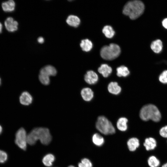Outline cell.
Returning <instances> with one entry per match:
<instances>
[{
    "label": "cell",
    "instance_id": "cell-1",
    "mask_svg": "<svg viewBox=\"0 0 167 167\" xmlns=\"http://www.w3.org/2000/svg\"><path fill=\"white\" fill-rule=\"evenodd\" d=\"M38 140L44 145H47L50 143L52 136L48 128L43 127L35 128L27 135V143L29 145H34Z\"/></svg>",
    "mask_w": 167,
    "mask_h": 167
},
{
    "label": "cell",
    "instance_id": "cell-2",
    "mask_svg": "<svg viewBox=\"0 0 167 167\" xmlns=\"http://www.w3.org/2000/svg\"><path fill=\"white\" fill-rule=\"evenodd\" d=\"M144 10L143 3L139 0L128 2L124 6L123 13L128 15L131 19H135L141 15Z\"/></svg>",
    "mask_w": 167,
    "mask_h": 167
},
{
    "label": "cell",
    "instance_id": "cell-3",
    "mask_svg": "<svg viewBox=\"0 0 167 167\" xmlns=\"http://www.w3.org/2000/svg\"><path fill=\"white\" fill-rule=\"evenodd\" d=\"M139 116L142 120L145 121L151 119L157 122L161 118V113L158 109L152 104H148L143 106L140 110Z\"/></svg>",
    "mask_w": 167,
    "mask_h": 167
},
{
    "label": "cell",
    "instance_id": "cell-4",
    "mask_svg": "<svg viewBox=\"0 0 167 167\" xmlns=\"http://www.w3.org/2000/svg\"><path fill=\"white\" fill-rule=\"evenodd\" d=\"M121 49L117 45L112 43L109 46H105L101 49L100 54L102 58L107 60H112L120 55Z\"/></svg>",
    "mask_w": 167,
    "mask_h": 167
},
{
    "label": "cell",
    "instance_id": "cell-5",
    "mask_svg": "<svg viewBox=\"0 0 167 167\" xmlns=\"http://www.w3.org/2000/svg\"><path fill=\"white\" fill-rule=\"evenodd\" d=\"M96 126L98 131L105 135L113 134L115 132V128L111 122L104 116L98 118Z\"/></svg>",
    "mask_w": 167,
    "mask_h": 167
},
{
    "label": "cell",
    "instance_id": "cell-6",
    "mask_svg": "<svg viewBox=\"0 0 167 167\" xmlns=\"http://www.w3.org/2000/svg\"><path fill=\"white\" fill-rule=\"evenodd\" d=\"M27 136L26 131L22 127L19 129L15 134V144L20 148L24 150L26 149Z\"/></svg>",
    "mask_w": 167,
    "mask_h": 167
},
{
    "label": "cell",
    "instance_id": "cell-7",
    "mask_svg": "<svg viewBox=\"0 0 167 167\" xmlns=\"http://www.w3.org/2000/svg\"><path fill=\"white\" fill-rule=\"evenodd\" d=\"M4 25L6 29L9 32H15L18 29V22L11 17L6 18L4 22Z\"/></svg>",
    "mask_w": 167,
    "mask_h": 167
},
{
    "label": "cell",
    "instance_id": "cell-8",
    "mask_svg": "<svg viewBox=\"0 0 167 167\" xmlns=\"http://www.w3.org/2000/svg\"><path fill=\"white\" fill-rule=\"evenodd\" d=\"M84 79L88 84H94L98 81V77L95 72L92 71H89L85 74Z\"/></svg>",
    "mask_w": 167,
    "mask_h": 167
},
{
    "label": "cell",
    "instance_id": "cell-9",
    "mask_svg": "<svg viewBox=\"0 0 167 167\" xmlns=\"http://www.w3.org/2000/svg\"><path fill=\"white\" fill-rule=\"evenodd\" d=\"M20 103L24 105L31 104L33 101V97L28 92L24 91L21 94L19 98Z\"/></svg>",
    "mask_w": 167,
    "mask_h": 167
},
{
    "label": "cell",
    "instance_id": "cell-10",
    "mask_svg": "<svg viewBox=\"0 0 167 167\" xmlns=\"http://www.w3.org/2000/svg\"><path fill=\"white\" fill-rule=\"evenodd\" d=\"M143 146L147 151L154 150L157 146L156 141L152 137L146 138L143 143Z\"/></svg>",
    "mask_w": 167,
    "mask_h": 167
},
{
    "label": "cell",
    "instance_id": "cell-11",
    "mask_svg": "<svg viewBox=\"0 0 167 167\" xmlns=\"http://www.w3.org/2000/svg\"><path fill=\"white\" fill-rule=\"evenodd\" d=\"M81 94L83 99L85 101H91L93 97V92L91 89L85 88L82 89Z\"/></svg>",
    "mask_w": 167,
    "mask_h": 167
},
{
    "label": "cell",
    "instance_id": "cell-12",
    "mask_svg": "<svg viewBox=\"0 0 167 167\" xmlns=\"http://www.w3.org/2000/svg\"><path fill=\"white\" fill-rule=\"evenodd\" d=\"M140 143L139 139L135 137L129 139L127 142V145L130 151H135L139 146Z\"/></svg>",
    "mask_w": 167,
    "mask_h": 167
},
{
    "label": "cell",
    "instance_id": "cell-13",
    "mask_svg": "<svg viewBox=\"0 0 167 167\" xmlns=\"http://www.w3.org/2000/svg\"><path fill=\"white\" fill-rule=\"evenodd\" d=\"M98 72L103 76L106 78L108 77L112 72L111 67L106 64H102L98 68Z\"/></svg>",
    "mask_w": 167,
    "mask_h": 167
},
{
    "label": "cell",
    "instance_id": "cell-14",
    "mask_svg": "<svg viewBox=\"0 0 167 167\" xmlns=\"http://www.w3.org/2000/svg\"><path fill=\"white\" fill-rule=\"evenodd\" d=\"M109 92L114 95H118L121 91V88L119 86L118 83L115 82H112L110 83L108 86Z\"/></svg>",
    "mask_w": 167,
    "mask_h": 167
},
{
    "label": "cell",
    "instance_id": "cell-15",
    "mask_svg": "<svg viewBox=\"0 0 167 167\" xmlns=\"http://www.w3.org/2000/svg\"><path fill=\"white\" fill-rule=\"evenodd\" d=\"M66 21L69 26L75 28L79 26L80 22L79 18L77 16L73 15H69L66 19Z\"/></svg>",
    "mask_w": 167,
    "mask_h": 167
},
{
    "label": "cell",
    "instance_id": "cell-16",
    "mask_svg": "<svg viewBox=\"0 0 167 167\" xmlns=\"http://www.w3.org/2000/svg\"><path fill=\"white\" fill-rule=\"evenodd\" d=\"M40 72H43L49 76L56 75L57 72L55 68L51 65L44 66L40 70Z\"/></svg>",
    "mask_w": 167,
    "mask_h": 167
},
{
    "label": "cell",
    "instance_id": "cell-17",
    "mask_svg": "<svg viewBox=\"0 0 167 167\" xmlns=\"http://www.w3.org/2000/svg\"><path fill=\"white\" fill-rule=\"evenodd\" d=\"M15 3L12 0H10L2 3V7L3 11L6 12L13 11L15 8Z\"/></svg>",
    "mask_w": 167,
    "mask_h": 167
},
{
    "label": "cell",
    "instance_id": "cell-18",
    "mask_svg": "<svg viewBox=\"0 0 167 167\" xmlns=\"http://www.w3.org/2000/svg\"><path fill=\"white\" fill-rule=\"evenodd\" d=\"M127 119L125 117L120 118L117 122V127L118 129L121 131H125L127 129Z\"/></svg>",
    "mask_w": 167,
    "mask_h": 167
},
{
    "label": "cell",
    "instance_id": "cell-19",
    "mask_svg": "<svg viewBox=\"0 0 167 167\" xmlns=\"http://www.w3.org/2000/svg\"><path fill=\"white\" fill-rule=\"evenodd\" d=\"M162 43L161 41L158 39L152 42L151 45V49L155 53H160L162 49Z\"/></svg>",
    "mask_w": 167,
    "mask_h": 167
},
{
    "label": "cell",
    "instance_id": "cell-20",
    "mask_svg": "<svg viewBox=\"0 0 167 167\" xmlns=\"http://www.w3.org/2000/svg\"><path fill=\"white\" fill-rule=\"evenodd\" d=\"M92 140L93 143L98 146L102 145L105 142L103 137L97 133H95L93 135L92 137Z\"/></svg>",
    "mask_w": 167,
    "mask_h": 167
},
{
    "label": "cell",
    "instance_id": "cell-21",
    "mask_svg": "<svg viewBox=\"0 0 167 167\" xmlns=\"http://www.w3.org/2000/svg\"><path fill=\"white\" fill-rule=\"evenodd\" d=\"M55 160L54 156L51 154H48L45 156L42 159V162L45 165L51 166Z\"/></svg>",
    "mask_w": 167,
    "mask_h": 167
},
{
    "label": "cell",
    "instance_id": "cell-22",
    "mask_svg": "<svg viewBox=\"0 0 167 167\" xmlns=\"http://www.w3.org/2000/svg\"><path fill=\"white\" fill-rule=\"evenodd\" d=\"M80 46L83 51L88 52L92 49V42L88 39H85L81 41Z\"/></svg>",
    "mask_w": 167,
    "mask_h": 167
},
{
    "label": "cell",
    "instance_id": "cell-23",
    "mask_svg": "<svg viewBox=\"0 0 167 167\" xmlns=\"http://www.w3.org/2000/svg\"><path fill=\"white\" fill-rule=\"evenodd\" d=\"M117 75L119 77H126L130 74V71L128 68L124 66H121L116 69Z\"/></svg>",
    "mask_w": 167,
    "mask_h": 167
},
{
    "label": "cell",
    "instance_id": "cell-24",
    "mask_svg": "<svg viewBox=\"0 0 167 167\" xmlns=\"http://www.w3.org/2000/svg\"><path fill=\"white\" fill-rule=\"evenodd\" d=\"M102 32L108 38H111L115 34V32L112 28L109 25L105 26L102 29Z\"/></svg>",
    "mask_w": 167,
    "mask_h": 167
},
{
    "label": "cell",
    "instance_id": "cell-25",
    "mask_svg": "<svg viewBox=\"0 0 167 167\" xmlns=\"http://www.w3.org/2000/svg\"><path fill=\"white\" fill-rule=\"evenodd\" d=\"M148 163L150 167H158L160 164L159 160L154 156H151L148 158Z\"/></svg>",
    "mask_w": 167,
    "mask_h": 167
},
{
    "label": "cell",
    "instance_id": "cell-26",
    "mask_svg": "<svg viewBox=\"0 0 167 167\" xmlns=\"http://www.w3.org/2000/svg\"><path fill=\"white\" fill-rule=\"evenodd\" d=\"M38 78L40 81L43 85H48L50 83L49 76L43 72H40Z\"/></svg>",
    "mask_w": 167,
    "mask_h": 167
},
{
    "label": "cell",
    "instance_id": "cell-27",
    "mask_svg": "<svg viewBox=\"0 0 167 167\" xmlns=\"http://www.w3.org/2000/svg\"><path fill=\"white\" fill-rule=\"evenodd\" d=\"M78 167H92V164L89 159L84 158L78 163Z\"/></svg>",
    "mask_w": 167,
    "mask_h": 167
},
{
    "label": "cell",
    "instance_id": "cell-28",
    "mask_svg": "<svg viewBox=\"0 0 167 167\" xmlns=\"http://www.w3.org/2000/svg\"><path fill=\"white\" fill-rule=\"evenodd\" d=\"M160 81L162 83L167 84V70L164 71L159 77Z\"/></svg>",
    "mask_w": 167,
    "mask_h": 167
},
{
    "label": "cell",
    "instance_id": "cell-29",
    "mask_svg": "<svg viewBox=\"0 0 167 167\" xmlns=\"http://www.w3.org/2000/svg\"><path fill=\"white\" fill-rule=\"evenodd\" d=\"M8 158L7 154L5 152L0 150V163L5 162Z\"/></svg>",
    "mask_w": 167,
    "mask_h": 167
},
{
    "label": "cell",
    "instance_id": "cell-30",
    "mask_svg": "<svg viewBox=\"0 0 167 167\" xmlns=\"http://www.w3.org/2000/svg\"><path fill=\"white\" fill-rule=\"evenodd\" d=\"M159 134L161 137L167 138V125L161 128L159 131Z\"/></svg>",
    "mask_w": 167,
    "mask_h": 167
},
{
    "label": "cell",
    "instance_id": "cell-31",
    "mask_svg": "<svg viewBox=\"0 0 167 167\" xmlns=\"http://www.w3.org/2000/svg\"><path fill=\"white\" fill-rule=\"evenodd\" d=\"M163 26L167 29V18L164 19L162 22Z\"/></svg>",
    "mask_w": 167,
    "mask_h": 167
},
{
    "label": "cell",
    "instance_id": "cell-32",
    "mask_svg": "<svg viewBox=\"0 0 167 167\" xmlns=\"http://www.w3.org/2000/svg\"><path fill=\"white\" fill-rule=\"evenodd\" d=\"M37 41L40 44H42L44 43V38L42 37H39L37 39Z\"/></svg>",
    "mask_w": 167,
    "mask_h": 167
},
{
    "label": "cell",
    "instance_id": "cell-33",
    "mask_svg": "<svg viewBox=\"0 0 167 167\" xmlns=\"http://www.w3.org/2000/svg\"><path fill=\"white\" fill-rule=\"evenodd\" d=\"M2 25L1 23L0 22V33H1L2 30Z\"/></svg>",
    "mask_w": 167,
    "mask_h": 167
},
{
    "label": "cell",
    "instance_id": "cell-34",
    "mask_svg": "<svg viewBox=\"0 0 167 167\" xmlns=\"http://www.w3.org/2000/svg\"><path fill=\"white\" fill-rule=\"evenodd\" d=\"M161 167H167V162L163 164Z\"/></svg>",
    "mask_w": 167,
    "mask_h": 167
},
{
    "label": "cell",
    "instance_id": "cell-35",
    "mask_svg": "<svg viewBox=\"0 0 167 167\" xmlns=\"http://www.w3.org/2000/svg\"><path fill=\"white\" fill-rule=\"evenodd\" d=\"M2 126L0 125V134H1L2 131Z\"/></svg>",
    "mask_w": 167,
    "mask_h": 167
},
{
    "label": "cell",
    "instance_id": "cell-36",
    "mask_svg": "<svg viewBox=\"0 0 167 167\" xmlns=\"http://www.w3.org/2000/svg\"><path fill=\"white\" fill-rule=\"evenodd\" d=\"M68 167H75L74 166L71 165L69 166Z\"/></svg>",
    "mask_w": 167,
    "mask_h": 167
},
{
    "label": "cell",
    "instance_id": "cell-37",
    "mask_svg": "<svg viewBox=\"0 0 167 167\" xmlns=\"http://www.w3.org/2000/svg\"><path fill=\"white\" fill-rule=\"evenodd\" d=\"M1 84V78H0V85Z\"/></svg>",
    "mask_w": 167,
    "mask_h": 167
}]
</instances>
